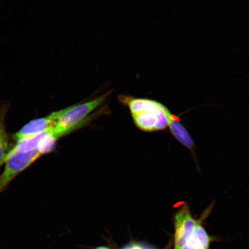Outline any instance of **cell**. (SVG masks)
<instances>
[{
	"mask_svg": "<svg viewBox=\"0 0 249 249\" xmlns=\"http://www.w3.org/2000/svg\"><path fill=\"white\" fill-rule=\"evenodd\" d=\"M197 222L192 216L188 204H183L174 217V249H182L194 231Z\"/></svg>",
	"mask_w": 249,
	"mask_h": 249,
	"instance_id": "4",
	"label": "cell"
},
{
	"mask_svg": "<svg viewBox=\"0 0 249 249\" xmlns=\"http://www.w3.org/2000/svg\"><path fill=\"white\" fill-rule=\"evenodd\" d=\"M58 139L53 133V128L49 129L40 140L37 149L42 155L49 153L53 150Z\"/></svg>",
	"mask_w": 249,
	"mask_h": 249,
	"instance_id": "9",
	"label": "cell"
},
{
	"mask_svg": "<svg viewBox=\"0 0 249 249\" xmlns=\"http://www.w3.org/2000/svg\"><path fill=\"white\" fill-rule=\"evenodd\" d=\"M65 110V108H64L61 110L53 112L45 117L31 121L21 127L19 131L15 133L12 138L15 141L18 142L53 128L57 120Z\"/></svg>",
	"mask_w": 249,
	"mask_h": 249,
	"instance_id": "5",
	"label": "cell"
},
{
	"mask_svg": "<svg viewBox=\"0 0 249 249\" xmlns=\"http://www.w3.org/2000/svg\"><path fill=\"white\" fill-rule=\"evenodd\" d=\"M121 249H154L148 245L140 242H132L127 244Z\"/></svg>",
	"mask_w": 249,
	"mask_h": 249,
	"instance_id": "10",
	"label": "cell"
},
{
	"mask_svg": "<svg viewBox=\"0 0 249 249\" xmlns=\"http://www.w3.org/2000/svg\"><path fill=\"white\" fill-rule=\"evenodd\" d=\"M110 93L107 92L91 101L65 108L53 128V133L59 139L83 126L89 121V114L104 104Z\"/></svg>",
	"mask_w": 249,
	"mask_h": 249,
	"instance_id": "2",
	"label": "cell"
},
{
	"mask_svg": "<svg viewBox=\"0 0 249 249\" xmlns=\"http://www.w3.org/2000/svg\"><path fill=\"white\" fill-rule=\"evenodd\" d=\"M182 249H193L191 247H189L188 245H185L184 246V247H183Z\"/></svg>",
	"mask_w": 249,
	"mask_h": 249,
	"instance_id": "11",
	"label": "cell"
},
{
	"mask_svg": "<svg viewBox=\"0 0 249 249\" xmlns=\"http://www.w3.org/2000/svg\"><path fill=\"white\" fill-rule=\"evenodd\" d=\"M123 103L129 108L136 125L143 131L164 130L169 127L173 116L167 107L152 99L127 95Z\"/></svg>",
	"mask_w": 249,
	"mask_h": 249,
	"instance_id": "1",
	"label": "cell"
},
{
	"mask_svg": "<svg viewBox=\"0 0 249 249\" xmlns=\"http://www.w3.org/2000/svg\"><path fill=\"white\" fill-rule=\"evenodd\" d=\"M95 249H110L108 248H107V247H98L97 248H96Z\"/></svg>",
	"mask_w": 249,
	"mask_h": 249,
	"instance_id": "12",
	"label": "cell"
},
{
	"mask_svg": "<svg viewBox=\"0 0 249 249\" xmlns=\"http://www.w3.org/2000/svg\"><path fill=\"white\" fill-rule=\"evenodd\" d=\"M169 127L171 133L181 144L191 149V150L194 148V140H192L191 136H190L185 127L180 124L178 118L174 116V115L172 118H171Z\"/></svg>",
	"mask_w": 249,
	"mask_h": 249,
	"instance_id": "7",
	"label": "cell"
},
{
	"mask_svg": "<svg viewBox=\"0 0 249 249\" xmlns=\"http://www.w3.org/2000/svg\"><path fill=\"white\" fill-rule=\"evenodd\" d=\"M41 155L37 149L29 152H9L0 162V164L5 162L4 171L0 176V192L16 176L30 166Z\"/></svg>",
	"mask_w": 249,
	"mask_h": 249,
	"instance_id": "3",
	"label": "cell"
},
{
	"mask_svg": "<svg viewBox=\"0 0 249 249\" xmlns=\"http://www.w3.org/2000/svg\"><path fill=\"white\" fill-rule=\"evenodd\" d=\"M211 238L201 223L197 221L192 235L186 245L194 249H209Z\"/></svg>",
	"mask_w": 249,
	"mask_h": 249,
	"instance_id": "6",
	"label": "cell"
},
{
	"mask_svg": "<svg viewBox=\"0 0 249 249\" xmlns=\"http://www.w3.org/2000/svg\"><path fill=\"white\" fill-rule=\"evenodd\" d=\"M9 107V105L6 103L0 105V162L10 151L9 139L5 126V116Z\"/></svg>",
	"mask_w": 249,
	"mask_h": 249,
	"instance_id": "8",
	"label": "cell"
}]
</instances>
